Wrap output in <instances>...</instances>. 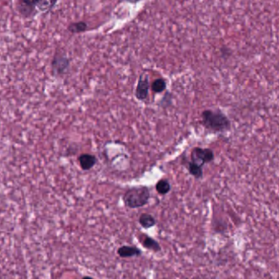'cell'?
Masks as SVG:
<instances>
[{"label":"cell","mask_w":279,"mask_h":279,"mask_svg":"<svg viewBox=\"0 0 279 279\" xmlns=\"http://www.w3.org/2000/svg\"><path fill=\"white\" fill-rule=\"evenodd\" d=\"M166 89H167V82L165 79H161V78L154 80L151 84V90L156 93L163 92Z\"/></svg>","instance_id":"cell-14"},{"label":"cell","mask_w":279,"mask_h":279,"mask_svg":"<svg viewBox=\"0 0 279 279\" xmlns=\"http://www.w3.org/2000/svg\"><path fill=\"white\" fill-rule=\"evenodd\" d=\"M138 223L144 228H151L156 224V220L153 215L149 213H143L138 218Z\"/></svg>","instance_id":"cell-10"},{"label":"cell","mask_w":279,"mask_h":279,"mask_svg":"<svg viewBox=\"0 0 279 279\" xmlns=\"http://www.w3.org/2000/svg\"><path fill=\"white\" fill-rule=\"evenodd\" d=\"M191 157L192 162L203 167L205 163L212 162L215 158V155L210 149L195 148L191 153Z\"/></svg>","instance_id":"cell-4"},{"label":"cell","mask_w":279,"mask_h":279,"mask_svg":"<svg viewBox=\"0 0 279 279\" xmlns=\"http://www.w3.org/2000/svg\"><path fill=\"white\" fill-rule=\"evenodd\" d=\"M56 3V1H36V6L40 12H48L54 8Z\"/></svg>","instance_id":"cell-15"},{"label":"cell","mask_w":279,"mask_h":279,"mask_svg":"<svg viewBox=\"0 0 279 279\" xmlns=\"http://www.w3.org/2000/svg\"><path fill=\"white\" fill-rule=\"evenodd\" d=\"M118 256L121 258H132V257H139L142 256V251L136 246H125L119 247L117 250Z\"/></svg>","instance_id":"cell-7"},{"label":"cell","mask_w":279,"mask_h":279,"mask_svg":"<svg viewBox=\"0 0 279 279\" xmlns=\"http://www.w3.org/2000/svg\"><path fill=\"white\" fill-rule=\"evenodd\" d=\"M78 161L83 170H90L94 167L97 162L96 156L88 153L80 155L78 158Z\"/></svg>","instance_id":"cell-8"},{"label":"cell","mask_w":279,"mask_h":279,"mask_svg":"<svg viewBox=\"0 0 279 279\" xmlns=\"http://www.w3.org/2000/svg\"><path fill=\"white\" fill-rule=\"evenodd\" d=\"M149 77L144 76L142 74L138 79V85L136 88L135 96L138 100L144 101L146 99L149 95Z\"/></svg>","instance_id":"cell-5"},{"label":"cell","mask_w":279,"mask_h":279,"mask_svg":"<svg viewBox=\"0 0 279 279\" xmlns=\"http://www.w3.org/2000/svg\"><path fill=\"white\" fill-rule=\"evenodd\" d=\"M156 190L159 194L164 196L168 194L171 190V185L167 179H161L156 185Z\"/></svg>","instance_id":"cell-11"},{"label":"cell","mask_w":279,"mask_h":279,"mask_svg":"<svg viewBox=\"0 0 279 279\" xmlns=\"http://www.w3.org/2000/svg\"><path fill=\"white\" fill-rule=\"evenodd\" d=\"M203 126L214 132H225L231 127L228 118L221 111L205 110L202 114Z\"/></svg>","instance_id":"cell-1"},{"label":"cell","mask_w":279,"mask_h":279,"mask_svg":"<svg viewBox=\"0 0 279 279\" xmlns=\"http://www.w3.org/2000/svg\"><path fill=\"white\" fill-rule=\"evenodd\" d=\"M88 28V25L85 21H80L72 22L68 26V31L72 34H79L85 32Z\"/></svg>","instance_id":"cell-12"},{"label":"cell","mask_w":279,"mask_h":279,"mask_svg":"<svg viewBox=\"0 0 279 279\" xmlns=\"http://www.w3.org/2000/svg\"><path fill=\"white\" fill-rule=\"evenodd\" d=\"M151 197L149 187L146 186L129 188L123 195V203L126 207L137 209L146 205Z\"/></svg>","instance_id":"cell-2"},{"label":"cell","mask_w":279,"mask_h":279,"mask_svg":"<svg viewBox=\"0 0 279 279\" xmlns=\"http://www.w3.org/2000/svg\"><path fill=\"white\" fill-rule=\"evenodd\" d=\"M81 279H93L92 277L90 276H84Z\"/></svg>","instance_id":"cell-16"},{"label":"cell","mask_w":279,"mask_h":279,"mask_svg":"<svg viewBox=\"0 0 279 279\" xmlns=\"http://www.w3.org/2000/svg\"><path fill=\"white\" fill-rule=\"evenodd\" d=\"M70 67V60L62 53H56L52 60V70L55 75L67 74Z\"/></svg>","instance_id":"cell-3"},{"label":"cell","mask_w":279,"mask_h":279,"mask_svg":"<svg viewBox=\"0 0 279 279\" xmlns=\"http://www.w3.org/2000/svg\"><path fill=\"white\" fill-rule=\"evenodd\" d=\"M18 9L23 18H33L36 15V1H19L18 3Z\"/></svg>","instance_id":"cell-6"},{"label":"cell","mask_w":279,"mask_h":279,"mask_svg":"<svg viewBox=\"0 0 279 279\" xmlns=\"http://www.w3.org/2000/svg\"><path fill=\"white\" fill-rule=\"evenodd\" d=\"M187 169H188L190 174L196 178V179H202L203 178V167L196 164L194 162H188V165H187Z\"/></svg>","instance_id":"cell-13"},{"label":"cell","mask_w":279,"mask_h":279,"mask_svg":"<svg viewBox=\"0 0 279 279\" xmlns=\"http://www.w3.org/2000/svg\"><path fill=\"white\" fill-rule=\"evenodd\" d=\"M143 237L144 238H142L141 242L144 248L153 251V252H159L162 251V247L156 240L149 236L143 235Z\"/></svg>","instance_id":"cell-9"}]
</instances>
